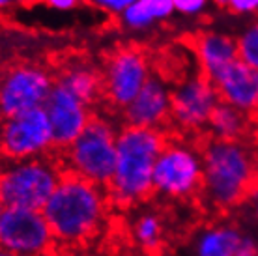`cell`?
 I'll use <instances>...</instances> for the list:
<instances>
[{"instance_id": "cell-22", "label": "cell", "mask_w": 258, "mask_h": 256, "mask_svg": "<svg viewBox=\"0 0 258 256\" xmlns=\"http://www.w3.org/2000/svg\"><path fill=\"white\" fill-rule=\"evenodd\" d=\"M219 8H226L234 15H249L258 12V0H213Z\"/></svg>"}, {"instance_id": "cell-10", "label": "cell", "mask_w": 258, "mask_h": 256, "mask_svg": "<svg viewBox=\"0 0 258 256\" xmlns=\"http://www.w3.org/2000/svg\"><path fill=\"white\" fill-rule=\"evenodd\" d=\"M52 152V131L45 109L6 118L0 123V157L25 161Z\"/></svg>"}, {"instance_id": "cell-32", "label": "cell", "mask_w": 258, "mask_h": 256, "mask_svg": "<svg viewBox=\"0 0 258 256\" xmlns=\"http://www.w3.org/2000/svg\"><path fill=\"white\" fill-rule=\"evenodd\" d=\"M2 120H4V118H2V114H0V123H2Z\"/></svg>"}, {"instance_id": "cell-27", "label": "cell", "mask_w": 258, "mask_h": 256, "mask_svg": "<svg viewBox=\"0 0 258 256\" xmlns=\"http://www.w3.org/2000/svg\"><path fill=\"white\" fill-rule=\"evenodd\" d=\"M13 2H17V0H0V10H6V8H10Z\"/></svg>"}, {"instance_id": "cell-24", "label": "cell", "mask_w": 258, "mask_h": 256, "mask_svg": "<svg viewBox=\"0 0 258 256\" xmlns=\"http://www.w3.org/2000/svg\"><path fill=\"white\" fill-rule=\"evenodd\" d=\"M172 2H174L176 12L183 15H199L208 6V0H172Z\"/></svg>"}, {"instance_id": "cell-20", "label": "cell", "mask_w": 258, "mask_h": 256, "mask_svg": "<svg viewBox=\"0 0 258 256\" xmlns=\"http://www.w3.org/2000/svg\"><path fill=\"white\" fill-rule=\"evenodd\" d=\"M238 56L241 62L258 70V21L247 26L238 38Z\"/></svg>"}, {"instance_id": "cell-26", "label": "cell", "mask_w": 258, "mask_h": 256, "mask_svg": "<svg viewBox=\"0 0 258 256\" xmlns=\"http://www.w3.org/2000/svg\"><path fill=\"white\" fill-rule=\"evenodd\" d=\"M17 2H21L23 6H26V8H30V6H36V4H39L41 0H17Z\"/></svg>"}, {"instance_id": "cell-31", "label": "cell", "mask_w": 258, "mask_h": 256, "mask_svg": "<svg viewBox=\"0 0 258 256\" xmlns=\"http://www.w3.org/2000/svg\"><path fill=\"white\" fill-rule=\"evenodd\" d=\"M0 26H2V15H0Z\"/></svg>"}, {"instance_id": "cell-14", "label": "cell", "mask_w": 258, "mask_h": 256, "mask_svg": "<svg viewBox=\"0 0 258 256\" xmlns=\"http://www.w3.org/2000/svg\"><path fill=\"white\" fill-rule=\"evenodd\" d=\"M123 125L167 131L170 127V90L159 77L146 81L137 97L122 110Z\"/></svg>"}, {"instance_id": "cell-5", "label": "cell", "mask_w": 258, "mask_h": 256, "mask_svg": "<svg viewBox=\"0 0 258 256\" xmlns=\"http://www.w3.org/2000/svg\"><path fill=\"white\" fill-rule=\"evenodd\" d=\"M116 137L112 122L94 114L77 141L56 154L64 170L107 189L116 167Z\"/></svg>"}, {"instance_id": "cell-7", "label": "cell", "mask_w": 258, "mask_h": 256, "mask_svg": "<svg viewBox=\"0 0 258 256\" xmlns=\"http://www.w3.org/2000/svg\"><path fill=\"white\" fill-rule=\"evenodd\" d=\"M150 77L148 54L137 45H122L109 52L105 60L101 71L103 99L110 109L123 110Z\"/></svg>"}, {"instance_id": "cell-8", "label": "cell", "mask_w": 258, "mask_h": 256, "mask_svg": "<svg viewBox=\"0 0 258 256\" xmlns=\"http://www.w3.org/2000/svg\"><path fill=\"white\" fill-rule=\"evenodd\" d=\"M0 249L15 256H49L58 250L43 212L2 208Z\"/></svg>"}, {"instance_id": "cell-15", "label": "cell", "mask_w": 258, "mask_h": 256, "mask_svg": "<svg viewBox=\"0 0 258 256\" xmlns=\"http://www.w3.org/2000/svg\"><path fill=\"white\" fill-rule=\"evenodd\" d=\"M191 47L195 51L199 71L204 77L212 79L223 68L232 64L238 56V39L219 32H199L193 34Z\"/></svg>"}, {"instance_id": "cell-34", "label": "cell", "mask_w": 258, "mask_h": 256, "mask_svg": "<svg viewBox=\"0 0 258 256\" xmlns=\"http://www.w3.org/2000/svg\"><path fill=\"white\" fill-rule=\"evenodd\" d=\"M256 212H258V206H256Z\"/></svg>"}, {"instance_id": "cell-16", "label": "cell", "mask_w": 258, "mask_h": 256, "mask_svg": "<svg viewBox=\"0 0 258 256\" xmlns=\"http://www.w3.org/2000/svg\"><path fill=\"white\" fill-rule=\"evenodd\" d=\"M206 133L219 141H254V123L241 110L219 101L210 116Z\"/></svg>"}, {"instance_id": "cell-23", "label": "cell", "mask_w": 258, "mask_h": 256, "mask_svg": "<svg viewBox=\"0 0 258 256\" xmlns=\"http://www.w3.org/2000/svg\"><path fill=\"white\" fill-rule=\"evenodd\" d=\"M90 4L97 6L99 10L109 13H114V15H120L127 10L129 6H133L137 0H88Z\"/></svg>"}, {"instance_id": "cell-9", "label": "cell", "mask_w": 258, "mask_h": 256, "mask_svg": "<svg viewBox=\"0 0 258 256\" xmlns=\"http://www.w3.org/2000/svg\"><path fill=\"white\" fill-rule=\"evenodd\" d=\"M54 81L45 68L36 64L10 66L0 73V114L2 118L41 109L51 94Z\"/></svg>"}, {"instance_id": "cell-12", "label": "cell", "mask_w": 258, "mask_h": 256, "mask_svg": "<svg viewBox=\"0 0 258 256\" xmlns=\"http://www.w3.org/2000/svg\"><path fill=\"white\" fill-rule=\"evenodd\" d=\"M43 109L47 112L52 131V152H64L90 122L92 110L71 92L54 83Z\"/></svg>"}, {"instance_id": "cell-3", "label": "cell", "mask_w": 258, "mask_h": 256, "mask_svg": "<svg viewBox=\"0 0 258 256\" xmlns=\"http://www.w3.org/2000/svg\"><path fill=\"white\" fill-rule=\"evenodd\" d=\"M168 131L123 125L116 137V167L107 185L110 206L129 210L154 197V167Z\"/></svg>"}, {"instance_id": "cell-25", "label": "cell", "mask_w": 258, "mask_h": 256, "mask_svg": "<svg viewBox=\"0 0 258 256\" xmlns=\"http://www.w3.org/2000/svg\"><path fill=\"white\" fill-rule=\"evenodd\" d=\"M41 2L52 10H58V12H70L73 8H77L79 4V0H41Z\"/></svg>"}, {"instance_id": "cell-11", "label": "cell", "mask_w": 258, "mask_h": 256, "mask_svg": "<svg viewBox=\"0 0 258 256\" xmlns=\"http://www.w3.org/2000/svg\"><path fill=\"white\" fill-rule=\"evenodd\" d=\"M219 101L212 81L199 71L170 90V125L181 133H206L204 129Z\"/></svg>"}, {"instance_id": "cell-1", "label": "cell", "mask_w": 258, "mask_h": 256, "mask_svg": "<svg viewBox=\"0 0 258 256\" xmlns=\"http://www.w3.org/2000/svg\"><path fill=\"white\" fill-rule=\"evenodd\" d=\"M202 157L199 200L213 212H230L258 195V144L254 141H219L202 133L197 141Z\"/></svg>"}, {"instance_id": "cell-17", "label": "cell", "mask_w": 258, "mask_h": 256, "mask_svg": "<svg viewBox=\"0 0 258 256\" xmlns=\"http://www.w3.org/2000/svg\"><path fill=\"white\" fill-rule=\"evenodd\" d=\"M56 84L64 86L68 92L81 99L84 105H94L103 99V81L101 71L94 70L88 64H71L60 71Z\"/></svg>"}, {"instance_id": "cell-4", "label": "cell", "mask_w": 258, "mask_h": 256, "mask_svg": "<svg viewBox=\"0 0 258 256\" xmlns=\"http://www.w3.org/2000/svg\"><path fill=\"white\" fill-rule=\"evenodd\" d=\"M62 174L64 167L56 152L34 159L13 161L0 168V206L41 212Z\"/></svg>"}, {"instance_id": "cell-28", "label": "cell", "mask_w": 258, "mask_h": 256, "mask_svg": "<svg viewBox=\"0 0 258 256\" xmlns=\"http://www.w3.org/2000/svg\"><path fill=\"white\" fill-rule=\"evenodd\" d=\"M137 256H161V254H157V252H141V254Z\"/></svg>"}, {"instance_id": "cell-6", "label": "cell", "mask_w": 258, "mask_h": 256, "mask_svg": "<svg viewBox=\"0 0 258 256\" xmlns=\"http://www.w3.org/2000/svg\"><path fill=\"white\" fill-rule=\"evenodd\" d=\"M202 178V157L197 142L193 144L178 139L176 133H168L167 144L154 167V195L174 202L199 200Z\"/></svg>"}, {"instance_id": "cell-33", "label": "cell", "mask_w": 258, "mask_h": 256, "mask_svg": "<svg viewBox=\"0 0 258 256\" xmlns=\"http://www.w3.org/2000/svg\"><path fill=\"white\" fill-rule=\"evenodd\" d=\"M0 212H2V206H0Z\"/></svg>"}, {"instance_id": "cell-30", "label": "cell", "mask_w": 258, "mask_h": 256, "mask_svg": "<svg viewBox=\"0 0 258 256\" xmlns=\"http://www.w3.org/2000/svg\"><path fill=\"white\" fill-rule=\"evenodd\" d=\"M0 256H15V254H12V252H6V250L0 249Z\"/></svg>"}, {"instance_id": "cell-29", "label": "cell", "mask_w": 258, "mask_h": 256, "mask_svg": "<svg viewBox=\"0 0 258 256\" xmlns=\"http://www.w3.org/2000/svg\"><path fill=\"white\" fill-rule=\"evenodd\" d=\"M254 142L258 144V123L254 125Z\"/></svg>"}, {"instance_id": "cell-19", "label": "cell", "mask_w": 258, "mask_h": 256, "mask_svg": "<svg viewBox=\"0 0 258 256\" xmlns=\"http://www.w3.org/2000/svg\"><path fill=\"white\" fill-rule=\"evenodd\" d=\"M131 239L141 249V252H157L161 254L165 243V221L159 213L142 212L137 215L131 226Z\"/></svg>"}, {"instance_id": "cell-18", "label": "cell", "mask_w": 258, "mask_h": 256, "mask_svg": "<svg viewBox=\"0 0 258 256\" xmlns=\"http://www.w3.org/2000/svg\"><path fill=\"white\" fill-rule=\"evenodd\" d=\"M245 239L234 226H208L195 239V256H238Z\"/></svg>"}, {"instance_id": "cell-13", "label": "cell", "mask_w": 258, "mask_h": 256, "mask_svg": "<svg viewBox=\"0 0 258 256\" xmlns=\"http://www.w3.org/2000/svg\"><path fill=\"white\" fill-rule=\"evenodd\" d=\"M212 84L217 90V96L223 103L230 105L234 109L241 110L243 114L251 118V122L258 123V70L247 66L241 60L232 64L213 75Z\"/></svg>"}, {"instance_id": "cell-21", "label": "cell", "mask_w": 258, "mask_h": 256, "mask_svg": "<svg viewBox=\"0 0 258 256\" xmlns=\"http://www.w3.org/2000/svg\"><path fill=\"white\" fill-rule=\"evenodd\" d=\"M141 4L148 12L150 17L154 19V23L168 19L176 12L172 0H141Z\"/></svg>"}, {"instance_id": "cell-2", "label": "cell", "mask_w": 258, "mask_h": 256, "mask_svg": "<svg viewBox=\"0 0 258 256\" xmlns=\"http://www.w3.org/2000/svg\"><path fill=\"white\" fill-rule=\"evenodd\" d=\"M112 210L107 189L64 170L58 185L43 206L58 250L84 249L99 237Z\"/></svg>"}]
</instances>
